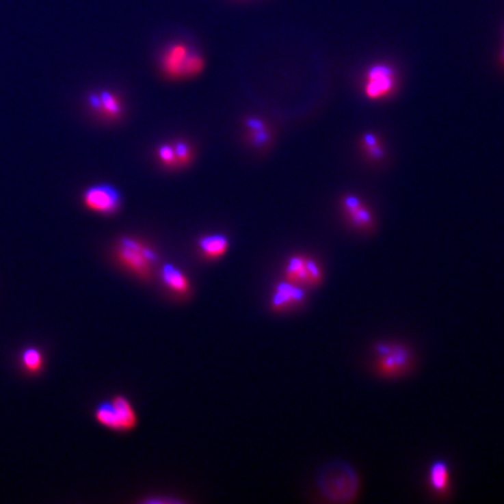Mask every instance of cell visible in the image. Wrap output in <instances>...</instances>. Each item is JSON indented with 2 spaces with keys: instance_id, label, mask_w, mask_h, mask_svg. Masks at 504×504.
Wrapping results in <instances>:
<instances>
[{
  "instance_id": "12",
  "label": "cell",
  "mask_w": 504,
  "mask_h": 504,
  "mask_svg": "<svg viewBox=\"0 0 504 504\" xmlns=\"http://www.w3.org/2000/svg\"><path fill=\"white\" fill-rule=\"evenodd\" d=\"M19 364L23 371L28 375H38L44 369V355L40 348L29 345L21 350L19 355Z\"/></svg>"
},
{
  "instance_id": "2",
  "label": "cell",
  "mask_w": 504,
  "mask_h": 504,
  "mask_svg": "<svg viewBox=\"0 0 504 504\" xmlns=\"http://www.w3.org/2000/svg\"><path fill=\"white\" fill-rule=\"evenodd\" d=\"M94 416L97 423L112 431H130L135 429L138 423L131 401L123 395L101 401L96 406Z\"/></svg>"
},
{
  "instance_id": "20",
  "label": "cell",
  "mask_w": 504,
  "mask_h": 504,
  "mask_svg": "<svg viewBox=\"0 0 504 504\" xmlns=\"http://www.w3.org/2000/svg\"><path fill=\"white\" fill-rule=\"evenodd\" d=\"M89 104L96 110H101V97L97 95H92L89 97Z\"/></svg>"
},
{
  "instance_id": "1",
  "label": "cell",
  "mask_w": 504,
  "mask_h": 504,
  "mask_svg": "<svg viewBox=\"0 0 504 504\" xmlns=\"http://www.w3.org/2000/svg\"><path fill=\"white\" fill-rule=\"evenodd\" d=\"M317 484L322 496L334 503H349L360 488L358 474L347 461L334 460L319 469Z\"/></svg>"
},
{
  "instance_id": "10",
  "label": "cell",
  "mask_w": 504,
  "mask_h": 504,
  "mask_svg": "<svg viewBox=\"0 0 504 504\" xmlns=\"http://www.w3.org/2000/svg\"><path fill=\"white\" fill-rule=\"evenodd\" d=\"M161 279L168 290L185 295L191 290V284L186 274L173 264H165L161 269Z\"/></svg>"
},
{
  "instance_id": "16",
  "label": "cell",
  "mask_w": 504,
  "mask_h": 504,
  "mask_svg": "<svg viewBox=\"0 0 504 504\" xmlns=\"http://www.w3.org/2000/svg\"><path fill=\"white\" fill-rule=\"evenodd\" d=\"M101 110H103L105 115L109 117H117L122 112V107L120 102L116 98L111 92H103L101 94Z\"/></svg>"
},
{
  "instance_id": "22",
  "label": "cell",
  "mask_w": 504,
  "mask_h": 504,
  "mask_svg": "<svg viewBox=\"0 0 504 504\" xmlns=\"http://www.w3.org/2000/svg\"><path fill=\"white\" fill-rule=\"evenodd\" d=\"M502 59H503V62H504V51H503V53H502Z\"/></svg>"
},
{
  "instance_id": "5",
  "label": "cell",
  "mask_w": 504,
  "mask_h": 504,
  "mask_svg": "<svg viewBox=\"0 0 504 504\" xmlns=\"http://www.w3.org/2000/svg\"><path fill=\"white\" fill-rule=\"evenodd\" d=\"M286 280L302 287H314L322 279L319 263L305 256H292L285 266Z\"/></svg>"
},
{
  "instance_id": "19",
  "label": "cell",
  "mask_w": 504,
  "mask_h": 504,
  "mask_svg": "<svg viewBox=\"0 0 504 504\" xmlns=\"http://www.w3.org/2000/svg\"><path fill=\"white\" fill-rule=\"evenodd\" d=\"M158 155H159L161 161L168 165V166H172V165L176 163L174 147L171 146V145H163V146H160L159 150H158Z\"/></svg>"
},
{
  "instance_id": "4",
  "label": "cell",
  "mask_w": 504,
  "mask_h": 504,
  "mask_svg": "<svg viewBox=\"0 0 504 504\" xmlns=\"http://www.w3.org/2000/svg\"><path fill=\"white\" fill-rule=\"evenodd\" d=\"M377 369L385 376H397L408 371L411 361V354L405 347L395 343H380L376 345Z\"/></svg>"
},
{
  "instance_id": "9",
  "label": "cell",
  "mask_w": 504,
  "mask_h": 504,
  "mask_svg": "<svg viewBox=\"0 0 504 504\" xmlns=\"http://www.w3.org/2000/svg\"><path fill=\"white\" fill-rule=\"evenodd\" d=\"M342 208L347 219L360 230H369L375 224L369 208L356 195H345L342 199Z\"/></svg>"
},
{
  "instance_id": "21",
  "label": "cell",
  "mask_w": 504,
  "mask_h": 504,
  "mask_svg": "<svg viewBox=\"0 0 504 504\" xmlns=\"http://www.w3.org/2000/svg\"><path fill=\"white\" fill-rule=\"evenodd\" d=\"M248 125H249L254 131H261V130H263V123L261 120H250L248 122Z\"/></svg>"
},
{
  "instance_id": "14",
  "label": "cell",
  "mask_w": 504,
  "mask_h": 504,
  "mask_svg": "<svg viewBox=\"0 0 504 504\" xmlns=\"http://www.w3.org/2000/svg\"><path fill=\"white\" fill-rule=\"evenodd\" d=\"M188 52L183 44H175L167 51L163 64L170 74H180L183 70V64Z\"/></svg>"
},
{
  "instance_id": "15",
  "label": "cell",
  "mask_w": 504,
  "mask_h": 504,
  "mask_svg": "<svg viewBox=\"0 0 504 504\" xmlns=\"http://www.w3.org/2000/svg\"><path fill=\"white\" fill-rule=\"evenodd\" d=\"M363 148L365 153L373 159H381L384 157V150L382 147L381 142L377 138V135L373 133H365L363 135Z\"/></svg>"
},
{
  "instance_id": "11",
  "label": "cell",
  "mask_w": 504,
  "mask_h": 504,
  "mask_svg": "<svg viewBox=\"0 0 504 504\" xmlns=\"http://www.w3.org/2000/svg\"><path fill=\"white\" fill-rule=\"evenodd\" d=\"M429 483L432 490L437 494H447L449 488V467L446 461H434L429 466Z\"/></svg>"
},
{
  "instance_id": "8",
  "label": "cell",
  "mask_w": 504,
  "mask_h": 504,
  "mask_svg": "<svg viewBox=\"0 0 504 504\" xmlns=\"http://www.w3.org/2000/svg\"><path fill=\"white\" fill-rule=\"evenodd\" d=\"M305 298V289L302 286L285 280L279 282L274 287L271 295V306L274 310H291L302 305Z\"/></svg>"
},
{
  "instance_id": "13",
  "label": "cell",
  "mask_w": 504,
  "mask_h": 504,
  "mask_svg": "<svg viewBox=\"0 0 504 504\" xmlns=\"http://www.w3.org/2000/svg\"><path fill=\"white\" fill-rule=\"evenodd\" d=\"M199 246L208 258H219L228 250L229 241L222 234L209 235L200 239Z\"/></svg>"
},
{
  "instance_id": "7",
  "label": "cell",
  "mask_w": 504,
  "mask_h": 504,
  "mask_svg": "<svg viewBox=\"0 0 504 504\" xmlns=\"http://www.w3.org/2000/svg\"><path fill=\"white\" fill-rule=\"evenodd\" d=\"M83 201L92 211L114 214L120 208L122 198L115 187L102 183L88 188L83 195Z\"/></svg>"
},
{
  "instance_id": "18",
  "label": "cell",
  "mask_w": 504,
  "mask_h": 504,
  "mask_svg": "<svg viewBox=\"0 0 504 504\" xmlns=\"http://www.w3.org/2000/svg\"><path fill=\"white\" fill-rule=\"evenodd\" d=\"M175 158H176V163L185 165L187 161L191 158V150L189 146L183 142H179L176 143L174 146Z\"/></svg>"
},
{
  "instance_id": "6",
  "label": "cell",
  "mask_w": 504,
  "mask_h": 504,
  "mask_svg": "<svg viewBox=\"0 0 504 504\" xmlns=\"http://www.w3.org/2000/svg\"><path fill=\"white\" fill-rule=\"evenodd\" d=\"M396 85V75L388 64H375L365 76L364 92L371 100L390 95Z\"/></svg>"
},
{
  "instance_id": "3",
  "label": "cell",
  "mask_w": 504,
  "mask_h": 504,
  "mask_svg": "<svg viewBox=\"0 0 504 504\" xmlns=\"http://www.w3.org/2000/svg\"><path fill=\"white\" fill-rule=\"evenodd\" d=\"M117 254L120 263L140 277H147L151 274L152 264L158 259L155 251L132 239L120 241Z\"/></svg>"
},
{
  "instance_id": "17",
  "label": "cell",
  "mask_w": 504,
  "mask_h": 504,
  "mask_svg": "<svg viewBox=\"0 0 504 504\" xmlns=\"http://www.w3.org/2000/svg\"><path fill=\"white\" fill-rule=\"evenodd\" d=\"M202 59L198 55H187L185 64H183V72L187 74H195L202 68Z\"/></svg>"
}]
</instances>
